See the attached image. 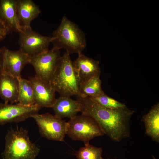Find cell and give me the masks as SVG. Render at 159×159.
<instances>
[{
  "mask_svg": "<svg viewBox=\"0 0 159 159\" xmlns=\"http://www.w3.org/2000/svg\"><path fill=\"white\" fill-rule=\"evenodd\" d=\"M80 112L91 116L98 122L104 134L119 142L130 134V121L135 111L126 106L116 108L101 106L89 97H78Z\"/></svg>",
  "mask_w": 159,
  "mask_h": 159,
  "instance_id": "6da1fadb",
  "label": "cell"
},
{
  "mask_svg": "<svg viewBox=\"0 0 159 159\" xmlns=\"http://www.w3.org/2000/svg\"><path fill=\"white\" fill-rule=\"evenodd\" d=\"M51 37L53 48L59 50L64 49L70 55L82 52L87 45L84 32L65 16Z\"/></svg>",
  "mask_w": 159,
  "mask_h": 159,
  "instance_id": "7a4b0ae2",
  "label": "cell"
},
{
  "mask_svg": "<svg viewBox=\"0 0 159 159\" xmlns=\"http://www.w3.org/2000/svg\"><path fill=\"white\" fill-rule=\"evenodd\" d=\"M70 55L66 52L61 56L49 83L60 96L80 97V82Z\"/></svg>",
  "mask_w": 159,
  "mask_h": 159,
  "instance_id": "3957f363",
  "label": "cell"
},
{
  "mask_svg": "<svg viewBox=\"0 0 159 159\" xmlns=\"http://www.w3.org/2000/svg\"><path fill=\"white\" fill-rule=\"evenodd\" d=\"M27 130L22 128L11 129L5 137L3 159H35L39 148L30 140Z\"/></svg>",
  "mask_w": 159,
  "mask_h": 159,
  "instance_id": "277c9868",
  "label": "cell"
},
{
  "mask_svg": "<svg viewBox=\"0 0 159 159\" xmlns=\"http://www.w3.org/2000/svg\"><path fill=\"white\" fill-rule=\"evenodd\" d=\"M66 134L72 140L89 144L94 138L104 135L97 121L91 116L82 114L70 118L67 122Z\"/></svg>",
  "mask_w": 159,
  "mask_h": 159,
  "instance_id": "5b68a950",
  "label": "cell"
},
{
  "mask_svg": "<svg viewBox=\"0 0 159 159\" xmlns=\"http://www.w3.org/2000/svg\"><path fill=\"white\" fill-rule=\"evenodd\" d=\"M31 117L35 121L43 137L52 140L63 141L66 134L67 122L49 113H38Z\"/></svg>",
  "mask_w": 159,
  "mask_h": 159,
  "instance_id": "8992f818",
  "label": "cell"
},
{
  "mask_svg": "<svg viewBox=\"0 0 159 159\" xmlns=\"http://www.w3.org/2000/svg\"><path fill=\"white\" fill-rule=\"evenodd\" d=\"M19 33V49L30 58L49 50L51 37L42 35L31 27L21 29Z\"/></svg>",
  "mask_w": 159,
  "mask_h": 159,
  "instance_id": "52a82bcc",
  "label": "cell"
},
{
  "mask_svg": "<svg viewBox=\"0 0 159 159\" xmlns=\"http://www.w3.org/2000/svg\"><path fill=\"white\" fill-rule=\"evenodd\" d=\"M60 50L53 48L30 58L29 63L35 72V77L49 82L61 57Z\"/></svg>",
  "mask_w": 159,
  "mask_h": 159,
  "instance_id": "ba28073f",
  "label": "cell"
},
{
  "mask_svg": "<svg viewBox=\"0 0 159 159\" xmlns=\"http://www.w3.org/2000/svg\"><path fill=\"white\" fill-rule=\"evenodd\" d=\"M41 108L36 104L26 106L0 103V125L23 121L37 113Z\"/></svg>",
  "mask_w": 159,
  "mask_h": 159,
  "instance_id": "9c48e42d",
  "label": "cell"
},
{
  "mask_svg": "<svg viewBox=\"0 0 159 159\" xmlns=\"http://www.w3.org/2000/svg\"><path fill=\"white\" fill-rule=\"evenodd\" d=\"M29 80L33 87L35 104L41 108L51 107L56 98V92L49 82L35 76L30 77Z\"/></svg>",
  "mask_w": 159,
  "mask_h": 159,
  "instance_id": "30bf717a",
  "label": "cell"
},
{
  "mask_svg": "<svg viewBox=\"0 0 159 159\" xmlns=\"http://www.w3.org/2000/svg\"><path fill=\"white\" fill-rule=\"evenodd\" d=\"M30 58L20 49L12 51L7 49L4 57L3 72L19 78L25 66L29 63Z\"/></svg>",
  "mask_w": 159,
  "mask_h": 159,
  "instance_id": "8fae6325",
  "label": "cell"
},
{
  "mask_svg": "<svg viewBox=\"0 0 159 159\" xmlns=\"http://www.w3.org/2000/svg\"><path fill=\"white\" fill-rule=\"evenodd\" d=\"M78 54L77 58L72 63L80 82L94 76H100L101 71L99 61L85 56L82 52Z\"/></svg>",
  "mask_w": 159,
  "mask_h": 159,
  "instance_id": "7c38bea8",
  "label": "cell"
},
{
  "mask_svg": "<svg viewBox=\"0 0 159 159\" xmlns=\"http://www.w3.org/2000/svg\"><path fill=\"white\" fill-rule=\"evenodd\" d=\"M16 9L21 29L31 28L32 21L41 13L38 6L31 0H16Z\"/></svg>",
  "mask_w": 159,
  "mask_h": 159,
  "instance_id": "4fadbf2b",
  "label": "cell"
},
{
  "mask_svg": "<svg viewBox=\"0 0 159 159\" xmlns=\"http://www.w3.org/2000/svg\"><path fill=\"white\" fill-rule=\"evenodd\" d=\"M0 21L10 32L21 30L16 9V0H0Z\"/></svg>",
  "mask_w": 159,
  "mask_h": 159,
  "instance_id": "5bb4252c",
  "label": "cell"
},
{
  "mask_svg": "<svg viewBox=\"0 0 159 159\" xmlns=\"http://www.w3.org/2000/svg\"><path fill=\"white\" fill-rule=\"evenodd\" d=\"M19 78L3 72L0 76V97L4 103H17Z\"/></svg>",
  "mask_w": 159,
  "mask_h": 159,
  "instance_id": "9a60e30c",
  "label": "cell"
},
{
  "mask_svg": "<svg viewBox=\"0 0 159 159\" xmlns=\"http://www.w3.org/2000/svg\"><path fill=\"white\" fill-rule=\"evenodd\" d=\"M51 108L54 115L61 119L65 117L70 119L73 117L76 116L80 110L78 102L68 96H60L56 99Z\"/></svg>",
  "mask_w": 159,
  "mask_h": 159,
  "instance_id": "2e32d148",
  "label": "cell"
},
{
  "mask_svg": "<svg viewBox=\"0 0 159 159\" xmlns=\"http://www.w3.org/2000/svg\"><path fill=\"white\" fill-rule=\"evenodd\" d=\"M141 121L145 125V134L152 140L159 142V103L153 106L149 112L142 117Z\"/></svg>",
  "mask_w": 159,
  "mask_h": 159,
  "instance_id": "e0dca14e",
  "label": "cell"
},
{
  "mask_svg": "<svg viewBox=\"0 0 159 159\" xmlns=\"http://www.w3.org/2000/svg\"><path fill=\"white\" fill-rule=\"evenodd\" d=\"M102 81L100 75L94 76L80 82V92L82 97L90 98L104 93L101 87Z\"/></svg>",
  "mask_w": 159,
  "mask_h": 159,
  "instance_id": "ac0fdd59",
  "label": "cell"
},
{
  "mask_svg": "<svg viewBox=\"0 0 159 159\" xmlns=\"http://www.w3.org/2000/svg\"><path fill=\"white\" fill-rule=\"evenodd\" d=\"M19 90L17 103L26 106L35 104L33 87L29 80L19 78Z\"/></svg>",
  "mask_w": 159,
  "mask_h": 159,
  "instance_id": "d6986e66",
  "label": "cell"
},
{
  "mask_svg": "<svg viewBox=\"0 0 159 159\" xmlns=\"http://www.w3.org/2000/svg\"><path fill=\"white\" fill-rule=\"evenodd\" d=\"M102 150L90 144L80 148L76 155L78 159H102Z\"/></svg>",
  "mask_w": 159,
  "mask_h": 159,
  "instance_id": "ffe728a7",
  "label": "cell"
},
{
  "mask_svg": "<svg viewBox=\"0 0 159 159\" xmlns=\"http://www.w3.org/2000/svg\"><path fill=\"white\" fill-rule=\"evenodd\" d=\"M90 98L101 106L107 108H116L125 106V104L109 97L105 93Z\"/></svg>",
  "mask_w": 159,
  "mask_h": 159,
  "instance_id": "44dd1931",
  "label": "cell"
},
{
  "mask_svg": "<svg viewBox=\"0 0 159 159\" xmlns=\"http://www.w3.org/2000/svg\"><path fill=\"white\" fill-rule=\"evenodd\" d=\"M7 49L5 47L0 48V76L3 72L4 57Z\"/></svg>",
  "mask_w": 159,
  "mask_h": 159,
  "instance_id": "7402d4cb",
  "label": "cell"
},
{
  "mask_svg": "<svg viewBox=\"0 0 159 159\" xmlns=\"http://www.w3.org/2000/svg\"><path fill=\"white\" fill-rule=\"evenodd\" d=\"M9 33L0 21V42L3 40Z\"/></svg>",
  "mask_w": 159,
  "mask_h": 159,
  "instance_id": "603a6c76",
  "label": "cell"
},
{
  "mask_svg": "<svg viewBox=\"0 0 159 159\" xmlns=\"http://www.w3.org/2000/svg\"><path fill=\"white\" fill-rule=\"evenodd\" d=\"M152 157L153 159H156L154 156H152Z\"/></svg>",
  "mask_w": 159,
  "mask_h": 159,
  "instance_id": "cb8c5ba5",
  "label": "cell"
},
{
  "mask_svg": "<svg viewBox=\"0 0 159 159\" xmlns=\"http://www.w3.org/2000/svg\"><path fill=\"white\" fill-rule=\"evenodd\" d=\"M102 159H104V158H102ZM115 159H117L115 158Z\"/></svg>",
  "mask_w": 159,
  "mask_h": 159,
  "instance_id": "d4e9b609",
  "label": "cell"
}]
</instances>
